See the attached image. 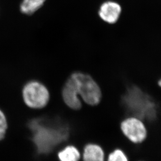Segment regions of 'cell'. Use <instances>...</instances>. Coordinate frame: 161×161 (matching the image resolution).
<instances>
[{
    "label": "cell",
    "instance_id": "obj_1",
    "mask_svg": "<svg viewBox=\"0 0 161 161\" xmlns=\"http://www.w3.org/2000/svg\"><path fill=\"white\" fill-rule=\"evenodd\" d=\"M74 82L82 102L90 107H97L103 99L102 89L92 76L86 73L75 72L69 75Z\"/></svg>",
    "mask_w": 161,
    "mask_h": 161
},
{
    "label": "cell",
    "instance_id": "obj_2",
    "mask_svg": "<svg viewBox=\"0 0 161 161\" xmlns=\"http://www.w3.org/2000/svg\"><path fill=\"white\" fill-rule=\"evenodd\" d=\"M25 103L32 109L45 108L50 100V93L44 84L36 80L27 82L22 90Z\"/></svg>",
    "mask_w": 161,
    "mask_h": 161
},
{
    "label": "cell",
    "instance_id": "obj_3",
    "mask_svg": "<svg viewBox=\"0 0 161 161\" xmlns=\"http://www.w3.org/2000/svg\"><path fill=\"white\" fill-rule=\"evenodd\" d=\"M120 131L131 143H143L148 137V130L143 120L134 116H128L119 123Z\"/></svg>",
    "mask_w": 161,
    "mask_h": 161
},
{
    "label": "cell",
    "instance_id": "obj_4",
    "mask_svg": "<svg viewBox=\"0 0 161 161\" xmlns=\"http://www.w3.org/2000/svg\"><path fill=\"white\" fill-rule=\"evenodd\" d=\"M61 97L64 103L69 109L78 111L82 108V101L78 94L75 85L70 76L67 78L62 88Z\"/></svg>",
    "mask_w": 161,
    "mask_h": 161
},
{
    "label": "cell",
    "instance_id": "obj_5",
    "mask_svg": "<svg viewBox=\"0 0 161 161\" xmlns=\"http://www.w3.org/2000/svg\"><path fill=\"white\" fill-rule=\"evenodd\" d=\"M121 12L122 8L119 3L108 1L102 3L98 13L103 21L109 24H114L119 19Z\"/></svg>",
    "mask_w": 161,
    "mask_h": 161
},
{
    "label": "cell",
    "instance_id": "obj_6",
    "mask_svg": "<svg viewBox=\"0 0 161 161\" xmlns=\"http://www.w3.org/2000/svg\"><path fill=\"white\" fill-rule=\"evenodd\" d=\"M81 158L83 161H105L106 152L100 144L89 142L82 148Z\"/></svg>",
    "mask_w": 161,
    "mask_h": 161
},
{
    "label": "cell",
    "instance_id": "obj_7",
    "mask_svg": "<svg viewBox=\"0 0 161 161\" xmlns=\"http://www.w3.org/2000/svg\"><path fill=\"white\" fill-rule=\"evenodd\" d=\"M59 161H80L81 151L74 144H67L58 152Z\"/></svg>",
    "mask_w": 161,
    "mask_h": 161
},
{
    "label": "cell",
    "instance_id": "obj_8",
    "mask_svg": "<svg viewBox=\"0 0 161 161\" xmlns=\"http://www.w3.org/2000/svg\"><path fill=\"white\" fill-rule=\"evenodd\" d=\"M47 0H23L20 5L22 13L31 15L36 12L44 5Z\"/></svg>",
    "mask_w": 161,
    "mask_h": 161
},
{
    "label": "cell",
    "instance_id": "obj_9",
    "mask_svg": "<svg viewBox=\"0 0 161 161\" xmlns=\"http://www.w3.org/2000/svg\"><path fill=\"white\" fill-rule=\"evenodd\" d=\"M107 161H129L126 152L120 148H115L108 154Z\"/></svg>",
    "mask_w": 161,
    "mask_h": 161
},
{
    "label": "cell",
    "instance_id": "obj_10",
    "mask_svg": "<svg viewBox=\"0 0 161 161\" xmlns=\"http://www.w3.org/2000/svg\"><path fill=\"white\" fill-rule=\"evenodd\" d=\"M8 127V120L6 116L0 109V141L3 140L5 137Z\"/></svg>",
    "mask_w": 161,
    "mask_h": 161
}]
</instances>
